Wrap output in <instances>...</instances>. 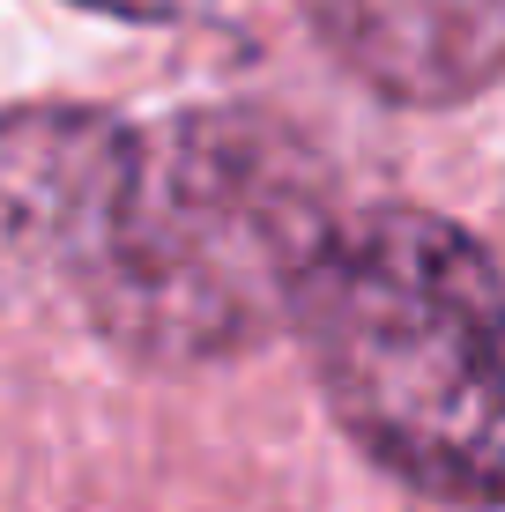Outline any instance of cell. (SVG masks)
<instances>
[{"label":"cell","instance_id":"cell-1","mask_svg":"<svg viewBox=\"0 0 505 512\" xmlns=\"http://www.w3.org/2000/svg\"><path fill=\"white\" fill-rule=\"evenodd\" d=\"M335 238L320 156L268 112H179L134 134L82 290L104 342L134 364H223L298 320Z\"/></svg>","mask_w":505,"mask_h":512},{"label":"cell","instance_id":"cell-2","mask_svg":"<svg viewBox=\"0 0 505 512\" xmlns=\"http://www.w3.org/2000/svg\"><path fill=\"white\" fill-rule=\"evenodd\" d=\"M298 327L327 409L387 475L505 505V282L461 223L431 208L335 223Z\"/></svg>","mask_w":505,"mask_h":512},{"label":"cell","instance_id":"cell-3","mask_svg":"<svg viewBox=\"0 0 505 512\" xmlns=\"http://www.w3.org/2000/svg\"><path fill=\"white\" fill-rule=\"evenodd\" d=\"M134 164V127L90 104L0 112V305L45 275H82Z\"/></svg>","mask_w":505,"mask_h":512},{"label":"cell","instance_id":"cell-4","mask_svg":"<svg viewBox=\"0 0 505 512\" xmlns=\"http://www.w3.org/2000/svg\"><path fill=\"white\" fill-rule=\"evenodd\" d=\"M312 23L387 104H468L505 75V0H312Z\"/></svg>","mask_w":505,"mask_h":512},{"label":"cell","instance_id":"cell-5","mask_svg":"<svg viewBox=\"0 0 505 512\" xmlns=\"http://www.w3.org/2000/svg\"><path fill=\"white\" fill-rule=\"evenodd\" d=\"M82 8L127 15V23H179V15H201L208 0H82Z\"/></svg>","mask_w":505,"mask_h":512}]
</instances>
